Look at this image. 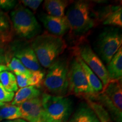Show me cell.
<instances>
[{
	"mask_svg": "<svg viewBox=\"0 0 122 122\" xmlns=\"http://www.w3.org/2000/svg\"><path fill=\"white\" fill-rule=\"evenodd\" d=\"M65 16L71 35L77 37L89 32L99 21L98 15L93 10V3L88 1L74 2L68 9Z\"/></svg>",
	"mask_w": 122,
	"mask_h": 122,
	"instance_id": "cell-1",
	"label": "cell"
},
{
	"mask_svg": "<svg viewBox=\"0 0 122 122\" xmlns=\"http://www.w3.org/2000/svg\"><path fill=\"white\" fill-rule=\"evenodd\" d=\"M31 47L41 66L48 68L63 54L67 45L61 37L44 33L33 39Z\"/></svg>",
	"mask_w": 122,
	"mask_h": 122,
	"instance_id": "cell-2",
	"label": "cell"
},
{
	"mask_svg": "<svg viewBox=\"0 0 122 122\" xmlns=\"http://www.w3.org/2000/svg\"><path fill=\"white\" fill-rule=\"evenodd\" d=\"M69 62L65 57L58 58L48 68L43 83L47 93L65 96L68 93Z\"/></svg>",
	"mask_w": 122,
	"mask_h": 122,
	"instance_id": "cell-3",
	"label": "cell"
},
{
	"mask_svg": "<svg viewBox=\"0 0 122 122\" xmlns=\"http://www.w3.org/2000/svg\"><path fill=\"white\" fill-rule=\"evenodd\" d=\"M43 122H67L72 111V101L66 96L43 93L41 97Z\"/></svg>",
	"mask_w": 122,
	"mask_h": 122,
	"instance_id": "cell-4",
	"label": "cell"
},
{
	"mask_svg": "<svg viewBox=\"0 0 122 122\" xmlns=\"http://www.w3.org/2000/svg\"><path fill=\"white\" fill-rule=\"evenodd\" d=\"M107 111L114 122H122V80H110L93 100Z\"/></svg>",
	"mask_w": 122,
	"mask_h": 122,
	"instance_id": "cell-5",
	"label": "cell"
},
{
	"mask_svg": "<svg viewBox=\"0 0 122 122\" xmlns=\"http://www.w3.org/2000/svg\"><path fill=\"white\" fill-rule=\"evenodd\" d=\"M15 33L25 39H34L41 31V26L32 12L22 5L18 6L11 13Z\"/></svg>",
	"mask_w": 122,
	"mask_h": 122,
	"instance_id": "cell-6",
	"label": "cell"
},
{
	"mask_svg": "<svg viewBox=\"0 0 122 122\" xmlns=\"http://www.w3.org/2000/svg\"><path fill=\"white\" fill-rule=\"evenodd\" d=\"M68 93L86 100H92L94 97L85 73L76 56L70 65Z\"/></svg>",
	"mask_w": 122,
	"mask_h": 122,
	"instance_id": "cell-7",
	"label": "cell"
},
{
	"mask_svg": "<svg viewBox=\"0 0 122 122\" xmlns=\"http://www.w3.org/2000/svg\"><path fill=\"white\" fill-rule=\"evenodd\" d=\"M96 44L101 58L108 64L122 46V33L117 28H106L99 35Z\"/></svg>",
	"mask_w": 122,
	"mask_h": 122,
	"instance_id": "cell-8",
	"label": "cell"
},
{
	"mask_svg": "<svg viewBox=\"0 0 122 122\" xmlns=\"http://www.w3.org/2000/svg\"><path fill=\"white\" fill-rule=\"evenodd\" d=\"M76 55L79 56L96 75L100 79L103 87L110 81L106 67L100 58L94 52L89 44L82 43L76 48Z\"/></svg>",
	"mask_w": 122,
	"mask_h": 122,
	"instance_id": "cell-9",
	"label": "cell"
},
{
	"mask_svg": "<svg viewBox=\"0 0 122 122\" xmlns=\"http://www.w3.org/2000/svg\"><path fill=\"white\" fill-rule=\"evenodd\" d=\"M18 106L23 119L27 122H43V109L41 97L28 100Z\"/></svg>",
	"mask_w": 122,
	"mask_h": 122,
	"instance_id": "cell-10",
	"label": "cell"
},
{
	"mask_svg": "<svg viewBox=\"0 0 122 122\" xmlns=\"http://www.w3.org/2000/svg\"><path fill=\"white\" fill-rule=\"evenodd\" d=\"M40 19L45 28L54 36L62 37L69 30V25L65 15L63 17H55L44 13L40 15Z\"/></svg>",
	"mask_w": 122,
	"mask_h": 122,
	"instance_id": "cell-11",
	"label": "cell"
},
{
	"mask_svg": "<svg viewBox=\"0 0 122 122\" xmlns=\"http://www.w3.org/2000/svg\"><path fill=\"white\" fill-rule=\"evenodd\" d=\"M14 56L30 71H40L41 67L31 45H24L15 50Z\"/></svg>",
	"mask_w": 122,
	"mask_h": 122,
	"instance_id": "cell-12",
	"label": "cell"
},
{
	"mask_svg": "<svg viewBox=\"0 0 122 122\" xmlns=\"http://www.w3.org/2000/svg\"><path fill=\"white\" fill-rule=\"evenodd\" d=\"M101 20L104 25H112L118 27H122V8L121 6H111L107 7L102 12Z\"/></svg>",
	"mask_w": 122,
	"mask_h": 122,
	"instance_id": "cell-13",
	"label": "cell"
},
{
	"mask_svg": "<svg viewBox=\"0 0 122 122\" xmlns=\"http://www.w3.org/2000/svg\"><path fill=\"white\" fill-rule=\"evenodd\" d=\"M67 122H100L94 111L87 103H82Z\"/></svg>",
	"mask_w": 122,
	"mask_h": 122,
	"instance_id": "cell-14",
	"label": "cell"
},
{
	"mask_svg": "<svg viewBox=\"0 0 122 122\" xmlns=\"http://www.w3.org/2000/svg\"><path fill=\"white\" fill-rule=\"evenodd\" d=\"M107 71L110 80H122V48L120 47L107 66Z\"/></svg>",
	"mask_w": 122,
	"mask_h": 122,
	"instance_id": "cell-15",
	"label": "cell"
},
{
	"mask_svg": "<svg viewBox=\"0 0 122 122\" xmlns=\"http://www.w3.org/2000/svg\"><path fill=\"white\" fill-rule=\"evenodd\" d=\"M40 95L41 92L39 89L33 86L20 88L15 94L11 105L19 106L27 101L40 97Z\"/></svg>",
	"mask_w": 122,
	"mask_h": 122,
	"instance_id": "cell-16",
	"label": "cell"
},
{
	"mask_svg": "<svg viewBox=\"0 0 122 122\" xmlns=\"http://www.w3.org/2000/svg\"><path fill=\"white\" fill-rule=\"evenodd\" d=\"M76 56H77L79 62H80L84 72L85 73L86 79H87L90 87H91L93 94L94 95V98L97 94L100 93L103 90V86L102 83L100 79L96 75V74L90 69L89 67L80 58V57L77 55H76Z\"/></svg>",
	"mask_w": 122,
	"mask_h": 122,
	"instance_id": "cell-17",
	"label": "cell"
},
{
	"mask_svg": "<svg viewBox=\"0 0 122 122\" xmlns=\"http://www.w3.org/2000/svg\"><path fill=\"white\" fill-rule=\"evenodd\" d=\"M69 4L70 1L65 0H46L44 2V8L50 16L63 17L65 9Z\"/></svg>",
	"mask_w": 122,
	"mask_h": 122,
	"instance_id": "cell-18",
	"label": "cell"
},
{
	"mask_svg": "<svg viewBox=\"0 0 122 122\" xmlns=\"http://www.w3.org/2000/svg\"><path fill=\"white\" fill-rule=\"evenodd\" d=\"M22 114L18 106L5 104L0 107V120H9L21 118Z\"/></svg>",
	"mask_w": 122,
	"mask_h": 122,
	"instance_id": "cell-19",
	"label": "cell"
},
{
	"mask_svg": "<svg viewBox=\"0 0 122 122\" xmlns=\"http://www.w3.org/2000/svg\"><path fill=\"white\" fill-rule=\"evenodd\" d=\"M0 83L7 91L17 92L18 86L15 75L10 71H4L0 73Z\"/></svg>",
	"mask_w": 122,
	"mask_h": 122,
	"instance_id": "cell-20",
	"label": "cell"
},
{
	"mask_svg": "<svg viewBox=\"0 0 122 122\" xmlns=\"http://www.w3.org/2000/svg\"><path fill=\"white\" fill-rule=\"evenodd\" d=\"M86 102L94 111L100 122H113L107 111L100 103L89 100H86Z\"/></svg>",
	"mask_w": 122,
	"mask_h": 122,
	"instance_id": "cell-21",
	"label": "cell"
},
{
	"mask_svg": "<svg viewBox=\"0 0 122 122\" xmlns=\"http://www.w3.org/2000/svg\"><path fill=\"white\" fill-rule=\"evenodd\" d=\"M7 67L8 70L13 71L15 75H26L30 76L31 71L25 67L23 65L22 62L19 59L15 57H13L9 63H7Z\"/></svg>",
	"mask_w": 122,
	"mask_h": 122,
	"instance_id": "cell-22",
	"label": "cell"
},
{
	"mask_svg": "<svg viewBox=\"0 0 122 122\" xmlns=\"http://www.w3.org/2000/svg\"><path fill=\"white\" fill-rule=\"evenodd\" d=\"M45 77V72L42 70L40 71H31L30 80L32 83V86L39 88L42 85Z\"/></svg>",
	"mask_w": 122,
	"mask_h": 122,
	"instance_id": "cell-23",
	"label": "cell"
},
{
	"mask_svg": "<svg viewBox=\"0 0 122 122\" xmlns=\"http://www.w3.org/2000/svg\"><path fill=\"white\" fill-rule=\"evenodd\" d=\"M10 30L8 18L4 13L0 11V37L7 35Z\"/></svg>",
	"mask_w": 122,
	"mask_h": 122,
	"instance_id": "cell-24",
	"label": "cell"
},
{
	"mask_svg": "<svg viewBox=\"0 0 122 122\" xmlns=\"http://www.w3.org/2000/svg\"><path fill=\"white\" fill-rule=\"evenodd\" d=\"M14 96V92L7 91L0 83V102L4 103L11 102Z\"/></svg>",
	"mask_w": 122,
	"mask_h": 122,
	"instance_id": "cell-25",
	"label": "cell"
},
{
	"mask_svg": "<svg viewBox=\"0 0 122 122\" xmlns=\"http://www.w3.org/2000/svg\"><path fill=\"white\" fill-rule=\"evenodd\" d=\"M30 76L26 75H16V79L18 87L22 88L27 86H32V83L30 80Z\"/></svg>",
	"mask_w": 122,
	"mask_h": 122,
	"instance_id": "cell-26",
	"label": "cell"
},
{
	"mask_svg": "<svg viewBox=\"0 0 122 122\" xmlns=\"http://www.w3.org/2000/svg\"><path fill=\"white\" fill-rule=\"evenodd\" d=\"M24 6L28 7L33 11H36L41 4L42 0H23L21 1Z\"/></svg>",
	"mask_w": 122,
	"mask_h": 122,
	"instance_id": "cell-27",
	"label": "cell"
},
{
	"mask_svg": "<svg viewBox=\"0 0 122 122\" xmlns=\"http://www.w3.org/2000/svg\"><path fill=\"white\" fill-rule=\"evenodd\" d=\"M15 1L12 0H0V8L10 9L13 8L15 5Z\"/></svg>",
	"mask_w": 122,
	"mask_h": 122,
	"instance_id": "cell-28",
	"label": "cell"
},
{
	"mask_svg": "<svg viewBox=\"0 0 122 122\" xmlns=\"http://www.w3.org/2000/svg\"><path fill=\"white\" fill-rule=\"evenodd\" d=\"M6 56L5 52L4 49L0 46V64H2L6 63Z\"/></svg>",
	"mask_w": 122,
	"mask_h": 122,
	"instance_id": "cell-29",
	"label": "cell"
},
{
	"mask_svg": "<svg viewBox=\"0 0 122 122\" xmlns=\"http://www.w3.org/2000/svg\"><path fill=\"white\" fill-rule=\"evenodd\" d=\"M2 122H27L25 120L23 119L22 118L16 119L14 120H4Z\"/></svg>",
	"mask_w": 122,
	"mask_h": 122,
	"instance_id": "cell-30",
	"label": "cell"
},
{
	"mask_svg": "<svg viewBox=\"0 0 122 122\" xmlns=\"http://www.w3.org/2000/svg\"><path fill=\"white\" fill-rule=\"evenodd\" d=\"M7 70H8V68H7L6 66L2 65V64H0V73L2 72V71H7Z\"/></svg>",
	"mask_w": 122,
	"mask_h": 122,
	"instance_id": "cell-31",
	"label": "cell"
},
{
	"mask_svg": "<svg viewBox=\"0 0 122 122\" xmlns=\"http://www.w3.org/2000/svg\"><path fill=\"white\" fill-rule=\"evenodd\" d=\"M5 105V103H2V102H0V107H1L3 106H4Z\"/></svg>",
	"mask_w": 122,
	"mask_h": 122,
	"instance_id": "cell-32",
	"label": "cell"
}]
</instances>
